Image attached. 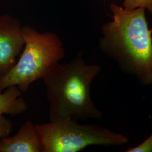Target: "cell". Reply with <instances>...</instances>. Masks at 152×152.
I'll list each match as a JSON object with an SVG mask.
<instances>
[{
  "instance_id": "1",
  "label": "cell",
  "mask_w": 152,
  "mask_h": 152,
  "mask_svg": "<svg viewBox=\"0 0 152 152\" xmlns=\"http://www.w3.org/2000/svg\"><path fill=\"white\" fill-rule=\"evenodd\" d=\"M112 21L102 27L99 48L120 70L134 77L141 85H152V29L144 8L128 10L110 5Z\"/></svg>"
},
{
  "instance_id": "2",
  "label": "cell",
  "mask_w": 152,
  "mask_h": 152,
  "mask_svg": "<svg viewBox=\"0 0 152 152\" xmlns=\"http://www.w3.org/2000/svg\"><path fill=\"white\" fill-rule=\"evenodd\" d=\"M101 69L99 65L87 64L80 55L69 62L59 63L42 79L50 103V121L103 118L90 91Z\"/></svg>"
},
{
  "instance_id": "3",
  "label": "cell",
  "mask_w": 152,
  "mask_h": 152,
  "mask_svg": "<svg viewBox=\"0 0 152 152\" xmlns=\"http://www.w3.org/2000/svg\"><path fill=\"white\" fill-rule=\"evenodd\" d=\"M22 33L24 49L11 71L0 79V92L11 86L27 92L33 82L44 78L65 56L63 44L54 33L23 26Z\"/></svg>"
},
{
  "instance_id": "4",
  "label": "cell",
  "mask_w": 152,
  "mask_h": 152,
  "mask_svg": "<svg viewBox=\"0 0 152 152\" xmlns=\"http://www.w3.org/2000/svg\"><path fill=\"white\" fill-rule=\"evenodd\" d=\"M42 152H77L91 145H124L129 139L120 133L94 124L81 125L71 120H57L36 125Z\"/></svg>"
},
{
  "instance_id": "5",
  "label": "cell",
  "mask_w": 152,
  "mask_h": 152,
  "mask_svg": "<svg viewBox=\"0 0 152 152\" xmlns=\"http://www.w3.org/2000/svg\"><path fill=\"white\" fill-rule=\"evenodd\" d=\"M24 46L20 23L8 14L0 15V79L15 65Z\"/></svg>"
},
{
  "instance_id": "6",
  "label": "cell",
  "mask_w": 152,
  "mask_h": 152,
  "mask_svg": "<svg viewBox=\"0 0 152 152\" xmlns=\"http://www.w3.org/2000/svg\"><path fill=\"white\" fill-rule=\"evenodd\" d=\"M0 152H42L36 125L28 120L22 124L14 136L1 138Z\"/></svg>"
},
{
  "instance_id": "7",
  "label": "cell",
  "mask_w": 152,
  "mask_h": 152,
  "mask_svg": "<svg viewBox=\"0 0 152 152\" xmlns=\"http://www.w3.org/2000/svg\"><path fill=\"white\" fill-rule=\"evenodd\" d=\"M22 93L16 86H9L5 91L0 92V117L4 114L15 116L27 110L26 101L20 97Z\"/></svg>"
},
{
  "instance_id": "8",
  "label": "cell",
  "mask_w": 152,
  "mask_h": 152,
  "mask_svg": "<svg viewBox=\"0 0 152 152\" xmlns=\"http://www.w3.org/2000/svg\"><path fill=\"white\" fill-rule=\"evenodd\" d=\"M122 7L128 10L142 7L152 14V0H124Z\"/></svg>"
},
{
  "instance_id": "9",
  "label": "cell",
  "mask_w": 152,
  "mask_h": 152,
  "mask_svg": "<svg viewBox=\"0 0 152 152\" xmlns=\"http://www.w3.org/2000/svg\"><path fill=\"white\" fill-rule=\"evenodd\" d=\"M126 152H152V134L135 147L127 149Z\"/></svg>"
},
{
  "instance_id": "10",
  "label": "cell",
  "mask_w": 152,
  "mask_h": 152,
  "mask_svg": "<svg viewBox=\"0 0 152 152\" xmlns=\"http://www.w3.org/2000/svg\"><path fill=\"white\" fill-rule=\"evenodd\" d=\"M13 130L11 121L3 115L0 117V138L10 136Z\"/></svg>"
}]
</instances>
